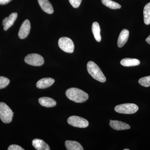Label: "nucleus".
Returning a JSON list of instances; mask_svg holds the SVG:
<instances>
[{
	"label": "nucleus",
	"mask_w": 150,
	"mask_h": 150,
	"mask_svg": "<svg viewBox=\"0 0 150 150\" xmlns=\"http://www.w3.org/2000/svg\"><path fill=\"white\" fill-rule=\"evenodd\" d=\"M68 123L71 126L79 128H85L88 126L87 120L80 116L73 115L70 116L67 120Z\"/></svg>",
	"instance_id": "0eeeda50"
},
{
	"label": "nucleus",
	"mask_w": 150,
	"mask_h": 150,
	"mask_svg": "<svg viewBox=\"0 0 150 150\" xmlns=\"http://www.w3.org/2000/svg\"><path fill=\"white\" fill-rule=\"evenodd\" d=\"M10 83V80L8 78L0 76V89L5 88Z\"/></svg>",
	"instance_id": "4be33fe9"
},
{
	"label": "nucleus",
	"mask_w": 150,
	"mask_h": 150,
	"mask_svg": "<svg viewBox=\"0 0 150 150\" xmlns=\"http://www.w3.org/2000/svg\"><path fill=\"white\" fill-rule=\"evenodd\" d=\"M12 0H0V5H5L8 4Z\"/></svg>",
	"instance_id": "393cba45"
},
{
	"label": "nucleus",
	"mask_w": 150,
	"mask_h": 150,
	"mask_svg": "<svg viewBox=\"0 0 150 150\" xmlns=\"http://www.w3.org/2000/svg\"><path fill=\"white\" fill-rule=\"evenodd\" d=\"M59 47L65 52L72 53L74 49V45L71 39L68 37H62L58 42Z\"/></svg>",
	"instance_id": "423d86ee"
},
{
	"label": "nucleus",
	"mask_w": 150,
	"mask_h": 150,
	"mask_svg": "<svg viewBox=\"0 0 150 150\" xmlns=\"http://www.w3.org/2000/svg\"><path fill=\"white\" fill-rule=\"evenodd\" d=\"M33 146L37 150H50L49 146L43 140L35 139L33 141Z\"/></svg>",
	"instance_id": "4468645a"
},
{
	"label": "nucleus",
	"mask_w": 150,
	"mask_h": 150,
	"mask_svg": "<svg viewBox=\"0 0 150 150\" xmlns=\"http://www.w3.org/2000/svg\"><path fill=\"white\" fill-rule=\"evenodd\" d=\"M18 14L16 13H13L10 15L8 17H6L3 21L2 24L5 30H7L12 26L16 20Z\"/></svg>",
	"instance_id": "1a4fd4ad"
},
{
	"label": "nucleus",
	"mask_w": 150,
	"mask_h": 150,
	"mask_svg": "<svg viewBox=\"0 0 150 150\" xmlns=\"http://www.w3.org/2000/svg\"><path fill=\"white\" fill-rule=\"evenodd\" d=\"M8 150H24L21 147L17 145H11L9 146Z\"/></svg>",
	"instance_id": "b1692460"
},
{
	"label": "nucleus",
	"mask_w": 150,
	"mask_h": 150,
	"mask_svg": "<svg viewBox=\"0 0 150 150\" xmlns=\"http://www.w3.org/2000/svg\"><path fill=\"white\" fill-rule=\"evenodd\" d=\"M38 4L43 11L48 14L54 13L53 6L48 0H38Z\"/></svg>",
	"instance_id": "ddd939ff"
},
{
	"label": "nucleus",
	"mask_w": 150,
	"mask_h": 150,
	"mask_svg": "<svg viewBox=\"0 0 150 150\" xmlns=\"http://www.w3.org/2000/svg\"><path fill=\"white\" fill-rule=\"evenodd\" d=\"M129 32L128 30L124 29L120 33L117 42L118 48H122L125 45L129 37Z\"/></svg>",
	"instance_id": "f8f14e48"
},
{
	"label": "nucleus",
	"mask_w": 150,
	"mask_h": 150,
	"mask_svg": "<svg viewBox=\"0 0 150 150\" xmlns=\"http://www.w3.org/2000/svg\"><path fill=\"white\" fill-rule=\"evenodd\" d=\"M139 83L145 87L150 86V76L141 78L139 81Z\"/></svg>",
	"instance_id": "412c9836"
},
{
	"label": "nucleus",
	"mask_w": 150,
	"mask_h": 150,
	"mask_svg": "<svg viewBox=\"0 0 150 150\" xmlns=\"http://www.w3.org/2000/svg\"><path fill=\"white\" fill-rule=\"evenodd\" d=\"M109 125L112 129L117 131L127 130L131 128V126L129 124L122 121H117V120H114V121L112 120L110 121Z\"/></svg>",
	"instance_id": "9d476101"
},
{
	"label": "nucleus",
	"mask_w": 150,
	"mask_h": 150,
	"mask_svg": "<svg viewBox=\"0 0 150 150\" xmlns=\"http://www.w3.org/2000/svg\"><path fill=\"white\" fill-rule=\"evenodd\" d=\"M54 82L55 80L52 78H43L37 82L36 87L38 88H46L52 86L54 83Z\"/></svg>",
	"instance_id": "9b49d317"
},
{
	"label": "nucleus",
	"mask_w": 150,
	"mask_h": 150,
	"mask_svg": "<svg viewBox=\"0 0 150 150\" xmlns=\"http://www.w3.org/2000/svg\"><path fill=\"white\" fill-rule=\"evenodd\" d=\"M13 112L4 103L0 102V118L4 123H10L12 120Z\"/></svg>",
	"instance_id": "7ed1b4c3"
},
{
	"label": "nucleus",
	"mask_w": 150,
	"mask_h": 150,
	"mask_svg": "<svg viewBox=\"0 0 150 150\" xmlns=\"http://www.w3.org/2000/svg\"><path fill=\"white\" fill-rule=\"evenodd\" d=\"M144 22L146 25L150 24V2L145 6L144 9Z\"/></svg>",
	"instance_id": "aec40b11"
},
{
	"label": "nucleus",
	"mask_w": 150,
	"mask_h": 150,
	"mask_svg": "<svg viewBox=\"0 0 150 150\" xmlns=\"http://www.w3.org/2000/svg\"><path fill=\"white\" fill-rule=\"evenodd\" d=\"M121 64L126 67H132L138 66L140 64V61L137 59L126 58L122 59L120 62Z\"/></svg>",
	"instance_id": "f3484780"
},
{
	"label": "nucleus",
	"mask_w": 150,
	"mask_h": 150,
	"mask_svg": "<svg viewBox=\"0 0 150 150\" xmlns=\"http://www.w3.org/2000/svg\"><path fill=\"white\" fill-rule=\"evenodd\" d=\"M92 31L96 40L98 42H100L101 40V37L100 35V27L98 23L95 22L93 23L92 25Z\"/></svg>",
	"instance_id": "a211bd4d"
},
{
	"label": "nucleus",
	"mask_w": 150,
	"mask_h": 150,
	"mask_svg": "<svg viewBox=\"0 0 150 150\" xmlns=\"http://www.w3.org/2000/svg\"><path fill=\"white\" fill-rule=\"evenodd\" d=\"M146 41L150 45V35L146 39Z\"/></svg>",
	"instance_id": "a878e982"
},
{
	"label": "nucleus",
	"mask_w": 150,
	"mask_h": 150,
	"mask_svg": "<svg viewBox=\"0 0 150 150\" xmlns=\"http://www.w3.org/2000/svg\"><path fill=\"white\" fill-rule=\"evenodd\" d=\"M124 150H129V149H124Z\"/></svg>",
	"instance_id": "bb28decb"
},
{
	"label": "nucleus",
	"mask_w": 150,
	"mask_h": 150,
	"mask_svg": "<svg viewBox=\"0 0 150 150\" xmlns=\"http://www.w3.org/2000/svg\"><path fill=\"white\" fill-rule=\"evenodd\" d=\"M69 1L73 7L77 8L80 5L82 0H69Z\"/></svg>",
	"instance_id": "5701e85b"
},
{
	"label": "nucleus",
	"mask_w": 150,
	"mask_h": 150,
	"mask_svg": "<svg viewBox=\"0 0 150 150\" xmlns=\"http://www.w3.org/2000/svg\"><path fill=\"white\" fill-rule=\"evenodd\" d=\"M65 146L68 150H83L82 146L79 142L76 141H67L65 142Z\"/></svg>",
	"instance_id": "dca6fc26"
},
{
	"label": "nucleus",
	"mask_w": 150,
	"mask_h": 150,
	"mask_svg": "<svg viewBox=\"0 0 150 150\" xmlns=\"http://www.w3.org/2000/svg\"><path fill=\"white\" fill-rule=\"evenodd\" d=\"M88 71L95 79L101 83L105 82L106 80L105 76L98 66L96 63L90 61L87 65Z\"/></svg>",
	"instance_id": "f03ea898"
},
{
	"label": "nucleus",
	"mask_w": 150,
	"mask_h": 150,
	"mask_svg": "<svg viewBox=\"0 0 150 150\" xmlns=\"http://www.w3.org/2000/svg\"><path fill=\"white\" fill-rule=\"evenodd\" d=\"M115 110L122 114H134L139 110V107L134 103H124L118 105L115 107Z\"/></svg>",
	"instance_id": "20e7f679"
},
{
	"label": "nucleus",
	"mask_w": 150,
	"mask_h": 150,
	"mask_svg": "<svg viewBox=\"0 0 150 150\" xmlns=\"http://www.w3.org/2000/svg\"><path fill=\"white\" fill-rule=\"evenodd\" d=\"M101 2L105 6L112 9H117L121 7L119 4L111 0H101Z\"/></svg>",
	"instance_id": "6ab92c4d"
},
{
	"label": "nucleus",
	"mask_w": 150,
	"mask_h": 150,
	"mask_svg": "<svg viewBox=\"0 0 150 150\" xmlns=\"http://www.w3.org/2000/svg\"><path fill=\"white\" fill-rule=\"evenodd\" d=\"M38 102L42 106L47 108L53 107L56 105V102L54 99L47 97L40 98Z\"/></svg>",
	"instance_id": "2eb2a0df"
},
{
	"label": "nucleus",
	"mask_w": 150,
	"mask_h": 150,
	"mask_svg": "<svg viewBox=\"0 0 150 150\" xmlns=\"http://www.w3.org/2000/svg\"><path fill=\"white\" fill-rule=\"evenodd\" d=\"M30 29V24L29 21L26 19L22 24L19 31L18 36L21 39H24L27 37L29 34Z\"/></svg>",
	"instance_id": "6e6552de"
},
{
	"label": "nucleus",
	"mask_w": 150,
	"mask_h": 150,
	"mask_svg": "<svg viewBox=\"0 0 150 150\" xmlns=\"http://www.w3.org/2000/svg\"><path fill=\"white\" fill-rule=\"evenodd\" d=\"M67 97L70 100L78 103L86 102L88 98V95L83 91L76 88H71L66 92Z\"/></svg>",
	"instance_id": "f257e3e1"
},
{
	"label": "nucleus",
	"mask_w": 150,
	"mask_h": 150,
	"mask_svg": "<svg viewBox=\"0 0 150 150\" xmlns=\"http://www.w3.org/2000/svg\"><path fill=\"white\" fill-rule=\"evenodd\" d=\"M24 61L28 64L35 67H40L44 63L43 57L41 55L36 54H28L25 56Z\"/></svg>",
	"instance_id": "39448f33"
}]
</instances>
